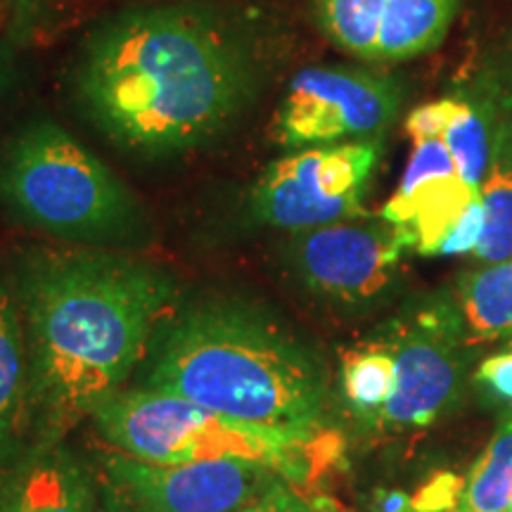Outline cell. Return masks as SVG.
Instances as JSON below:
<instances>
[{
  "label": "cell",
  "mask_w": 512,
  "mask_h": 512,
  "mask_svg": "<svg viewBox=\"0 0 512 512\" xmlns=\"http://www.w3.org/2000/svg\"><path fill=\"white\" fill-rule=\"evenodd\" d=\"M275 64V38L256 15L192 0L138 5L86 36L74 93L124 155L164 162L235 131Z\"/></svg>",
  "instance_id": "obj_1"
},
{
  "label": "cell",
  "mask_w": 512,
  "mask_h": 512,
  "mask_svg": "<svg viewBox=\"0 0 512 512\" xmlns=\"http://www.w3.org/2000/svg\"><path fill=\"white\" fill-rule=\"evenodd\" d=\"M29 377L31 444L64 441L128 387L181 294L133 252L36 245L12 273Z\"/></svg>",
  "instance_id": "obj_2"
},
{
  "label": "cell",
  "mask_w": 512,
  "mask_h": 512,
  "mask_svg": "<svg viewBox=\"0 0 512 512\" xmlns=\"http://www.w3.org/2000/svg\"><path fill=\"white\" fill-rule=\"evenodd\" d=\"M138 380L226 418L290 432H318L328 401L316 351L242 294L178 299L152 335Z\"/></svg>",
  "instance_id": "obj_3"
},
{
  "label": "cell",
  "mask_w": 512,
  "mask_h": 512,
  "mask_svg": "<svg viewBox=\"0 0 512 512\" xmlns=\"http://www.w3.org/2000/svg\"><path fill=\"white\" fill-rule=\"evenodd\" d=\"M0 204L64 245L131 249L152 238L138 195L60 124H24L0 152Z\"/></svg>",
  "instance_id": "obj_4"
},
{
  "label": "cell",
  "mask_w": 512,
  "mask_h": 512,
  "mask_svg": "<svg viewBox=\"0 0 512 512\" xmlns=\"http://www.w3.org/2000/svg\"><path fill=\"white\" fill-rule=\"evenodd\" d=\"M95 430L114 451L157 465L247 460L302 484L320 456L318 432L252 425L209 411L183 396L143 384L121 389L93 415Z\"/></svg>",
  "instance_id": "obj_5"
},
{
  "label": "cell",
  "mask_w": 512,
  "mask_h": 512,
  "mask_svg": "<svg viewBox=\"0 0 512 512\" xmlns=\"http://www.w3.org/2000/svg\"><path fill=\"white\" fill-rule=\"evenodd\" d=\"M413 238L375 216L287 233L278 266L297 292L339 313H361L384 302L399 283L403 256Z\"/></svg>",
  "instance_id": "obj_6"
},
{
  "label": "cell",
  "mask_w": 512,
  "mask_h": 512,
  "mask_svg": "<svg viewBox=\"0 0 512 512\" xmlns=\"http://www.w3.org/2000/svg\"><path fill=\"white\" fill-rule=\"evenodd\" d=\"M382 155V136L285 152L249 185L247 219L261 228L299 233L363 216Z\"/></svg>",
  "instance_id": "obj_7"
},
{
  "label": "cell",
  "mask_w": 512,
  "mask_h": 512,
  "mask_svg": "<svg viewBox=\"0 0 512 512\" xmlns=\"http://www.w3.org/2000/svg\"><path fill=\"white\" fill-rule=\"evenodd\" d=\"M373 337L392 351L394 392L370 422L375 432L430 427L453 411L463 392L467 332L458 302L432 299L408 306L380 325Z\"/></svg>",
  "instance_id": "obj_8"
},
{
  "label": "cell",
  "mask_w": 512,
  "mask_h": 512,
  "mask_svg": "<svg viewBox=\"0 0 512 512\" xmlns=\"http://www.w3.org/2000/svg\"><path fill=\"white\" fill-rule=\"evenodd\" d=\"M406 91L394 76L351 64L304 67L287 83L271 119L283 150L384 136L399 119Z\"/></svg>",
  "instance_id": "obj_9"
},
{
  "label": "cell",
  "mask_w": 512,
  "mask_h": 512,
  "mask_svg": "<svg viewBox=\"0 0 512 512\" xmlns=\"http://www.w3.org/2000/svg\"><path fill=\"white\" fill-rule=\"evenodd\" d=\"M93 470L110 512H233L285 479L247 460L157 465L121 451L98 453Z\"/></svg>",
  "instance_id": "obj_10"
},
{
  "label": "cell",
  "mask_w": 512,
  "mask_h": 512,
  "mask_svg": "<svg viewBox=\"0 0 512 512\" xmlns=\"http://www.w3.org/2000/svg\"><path fill=\"white\" fill-rule=\"evenodd\" d=\"M413 152L392 200L380 216L413 238L415 252L439 254L448 235L479 202V190L465 183L441 136H411Z\"/></svg>",
  "instance_id": "obj_11"
},
{
  "label": "cell",
  "mask_w": 512,
  "mask_h": 512,
  "mask_svg": "<svg viewBox=\"0 0 512 512\" xmlns=\"http://www.w3.org/2000/svg\"><path fill=\"white\" fill-rule=\"evenodd\" d=\"M0 512H102L98 477L64 441L31 444L0 486Z\"/></svg>",
  "instance_id": "obj_12"
},
{
  "label": "cell",
  "mask_w": 512,
  "mask_h": 512,
  "mask_svg": "<svg viewBox=\"0 0 512 512\" xmlns=\"http://www.w3.org/2000/svg\"><path fill=\"white\" fill-rule=\"evenodd\" d=\"M496 124L494 110L482 102L441 98L415 107L403 128L408 138L427 136V133L441 136L448 152L456 159L460 176L467 185L479 190L494 155Z\"/></svg>",
  "instance_id": "obj_13"
},
{
  "label": "cell",
  "mask_w": 512,
  "mask_h": 512,
  "mask_svg": "<svg viewBox=\"0 0 512 512\" xmlns=\"http://www.w3.org/2000/svg\"><path fill=\"white\" fill-rule=\"evenodd\" d=\"M29 446L27 351L15 297L0 275V486Z\"/></svg>",
  "instance_id": "obj_14"
},
{
  "label": "cell",
  "mask_w": 512,
  "mask_h": 512,
  "mask_svg": "<svg viewBox=\"0 0 512 512\" xmlns=\"http://www.w3.org/2000/svg\"><path fill=\"white\" fill-rule=\"evenodd\" d=\"M460 0H387L375 64L415 60L439 48L456 19Z\"/></svg>",
  "instance_id": "obj_15"
},
{
  "label": "cell",
  "mask_w": 512,
  "mask_h": 512,
  "mask_svg": "<svg viewBox=\"0 0 512 512\" xmlns=\"http://www.w3.org/2000/svg\"><path fill=\"white\" fill-rule=\"evenodd\" d=\"M456 302L467 342L512 335V259L465 271L458 278Z\"/></svg>",
  "instance_id": "obj_16"
},
{
  "label": "cell",
  "mask_w": 512,
  "mask_h": 512,
  "mask_svg": "<svg viewBox=\"0 0 512 512\" xmlns=\"http://www.w3.org/2000/svg\"><path fill=\"white\" fill-rule=\"evenodd\" d=\"M484 209V230L475 259L479 264H498L512 259V121H498L494 155L479 185Z\"/></svg>",
  "instance_id": "obj_17"
},
{
  "label": "cell",
  "mask_w": 512,
  "mask_h": 512,
  "mask_svg": "<svg viewBox=\"0 0 512 512\" xmlns=\"http://www.w3.org/2000/svg\"><path fill=\"white\" fill-rule=\"evenodd\" d=\"M396 363L377 337H366L342 354V392L351 413L370 425L394 392Z\"/></svg>",
  "instance_id": "obj_18"
},
{
  "label": "cell",
  "mask_w": 512,
  "mask_h": 512,
  "mask_svg": "<svg viewBox=\"0 0 512 512\" xmlns=\"http://www.w3.org/2000/svg\"><path fill=\"white\" fill-rule=\"evenodd\" d=\"M384 3L387 0H311V12L332 46L375 64Z\"/></svg>",
  "instance_id": "obj_19"
},
{
  "label": "cell",
  "mask_w": 512,
  "mask_h": 512,
  "mask_svg": "<svg viewBox=\"0 0 512 512\" xmlns=\"http://www.w3.org/2000/svg\"><path fill=\"white\" fill-rule=\"evenodd\" d=\"M512 501V420L503 422L472 470L458 512H505Z\"/></svg>",
  "instance_id": "obj_20"
},
{
  "label": "cell",
  "mask_w": 512,
  "mask_h": 512,
  "mask_svg": "<svg viewBox=\"0 0 512 512\" xmlns=\"http://www.w3.org/2000/svg\"><path fill=\"white\" fill-rule=\"evenodd\" d=\"M463 482L453 475L432 477L422 489L415 494L413 510L415 512H458L463 503Z\"/></svg>",
  "instance_id": "obj_21"
},
{
  "label": "cell",
  "mask_w": 512,
  "mask_h": 512,
  "mask_svg": "<svg viewBox=\"0 0 512 512\" xmlns=\"http://www.w3.org/2000/svg\"><path fill=\"white\" fill-rule=\"evenodd\" d=\"M233 512H316V505L299 494L297 486L280 479L266 494H261L256 501L242 505Z\"/></svg>",
  "instance_id": "obj_22"
},
{
  "label": "cell",
  "mask_w": 512,
  "mask_h": 512,
  "mask_svg": "<svg viewBox=\"0 0 512 512\" xmlns=\"http://www.w3.org/2000/svg\"><path fill=\"white\" fill-rule=\"evenodd\" d=\"M477 380L486 384L498 399L512 403V344L501 354L486 358L477 370Z\"/></svg>",
  "instance_id": "obj_23"
},
{
  "label": "cell",
  "mask_w": 512,
  "mask_h": 512,
  "mask_svg": "<svg viewBox=\"0 0 512 512\" xmlns=\"http://www.w3.org/2000/svg\"><path fill=\"white\" fill-rule=\"evenodd\" d=\"M8 10V17L17 38H29L38 29L46 10V0H0Z\"/></svg>",
  "instance_id": "obj_24"
},
{
  "label": "cell",
  "mask_w": 512,
  "mask_h": 512,
  "mask_svg": "<svg viewBox=\"0 0 512 512\" xmlns=\"http://www.w3.org/2000/svg\"><path fill=\"white\" fill-rule=\"evenodd\" d=\"M377 512H415L411 496L403 491H380L377 494Z\"/></svg>",
  "instance_id": "obj_25"
},
{
  "label": "cell",
  "mask_w": 512,
  "mask_h": 512,
  "mask_svg": "<svg viewBox=\"0 0 512 512\" xmlns=\"http://www.w3.org/2000/svg\"><path fill=\"white\" fill-rule=\"evenodd\" d=\"M313 505H316V512H335V508H332V505L325 503V501H316Z\"/></svg>",
  "instance_id": "obj_26"
},
{
  "label": "cell",
  "mask_w": 512,
  "mask_h": 512,
  "mask_svg": "<svg viewBox=\"0 0 512 512\" xmlns=\"http://www.w3.org/2000/svg\"><path fill=\"white\" fill-rule=\"evenodd\" d=\"M5 17H8V10H5V5L0 3V24L5 22Z\"/></svg>",
  "instance_id": "obj_27"
},
{
  "label": "cell",
  "mask_w": 512,
  "mask_h": 512,
  "mask_svg": "<svg viewBox=\"0 0 512 512\" xmlns=\"http://www.w3.org/2000/svg\"><path fill=\"white\" fill-rule=\"evenodd\" d=\"M136 3H152V0H136Z\"/></svg>",
  "instance_id": "obj_28"
},
{
  "label": "cell",
  "mask_w": 512,
  "mask_h": 512,
  "mask_svg": "<svg viewBox=\"0 0 512 512\" xmlns=\"http://www.w3.org/2000/svg\"><path fill=\"white\" fill-rule=\"evenodd\" d=\"M102 512H110V510H107V508H105V503H102Z\"/></svg>",
  "instance_id": "obj_29"
},
{
  "label": "cell",
  "mask_w": 512,
  "mask_h": 512,
  "mask_svg": "<svg viewBox=\"0 0 512 512\" xmlns=\"http://www.w3.org/2000/svg\"><path fill=\"white\" fill-rule=\"evenodd\" d=\"M510 510H512V501H510Z\"/></svg>",
  "instance_id": "obj_30"
},
{
  "label": "cell",
  "mask_w": 512,
  "mask_h": 512,
  "mask_svg": "<svg viewBox=\"0 0 512 512\" xmlns=\"http://www.w3.org/2000/svg\"><path fill=\"white\" fill-rule=\"evenodd\" d=\"M505 512H512V510H505Z\"/></svg>",
  "instance_id": "obj_31"
}]
</instances>
